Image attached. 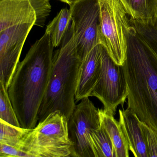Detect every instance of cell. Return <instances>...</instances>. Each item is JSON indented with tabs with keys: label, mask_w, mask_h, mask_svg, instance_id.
<instances>
[{
	"label": "cell",
	"mask_w": 157,
	"mask_h": 157,
	"mask_svg": "<svg viewBox=\"0 0 157 157\" xmlns=\"http://www.w3.org/2000/svg\"><path fill=\"white\" fill-rule=\"evenodd\" d=\"M54 46L47 33L20 62L8 91L21 127L34 128L51 75Z\"/></svg>",
	"instance_id": "obj_1"
},
{
	"label": "cell",
	"mask_w": 157,
	"mask_h": 157,
	"mask_svg": "<svg viewBox=\"0 0 157 157\" xmlns=\"http://www.w3.org/2000/svg\"><path fill=\"white\" fill-rule=\"evenodd\" d=\"M126 58L122 66L127 86L128 108L157 131V57L129 23Z\"/></svg>",
	"instance_id": "obj_2"
},
{
	"label": "cell",
	"mask_w": 157,
	"mask_h": 157,
	"mask_svg": "<svg viewBox=\"0 0 157 157\" xmlns=\"http://www.w3.org/2000/svg\"><path fill=\"white\" fill-rule=\"evenodd\" d=\"M82 60L78 54L72 23L52 60L51 75L38 113V122L59 111L68 120L75 105Z\"/></svg>",
	"instance_id": "obj_3"
},
{
	"label": "cell",
	"mask_w": 157,
	"mask_h": 157,
	"mask_svg": "<svg viewBox=\"0 0 157 157\" xmlns=\"http://www.w3.org/2000/svg\"><path fill=\"white\" fill-rule=\"evenodd\" d=\"M20 149L31 157H72L67 119L59 111L51 113L34 128L28 129Z\"/></svg>",
	"instance_id": "obj_4"
},
{
	"label": "cell",
	"mask_w": 157,
	"mask_h": 157,
	"mask_svg": "<svg viewBox=\"0 0 157 157\" xmlns=\"http://www.w3.org/2000/svg\"><path fill=\"white\" fill-rule=\"evenodd\" d=\"M99 4L100 44L117 65L122 66L126 58L128 14L121 0H99Z\"/></svg>",
	"instance_id": "obj_5"
},
{
	"label": "cell",
	"mask_w": 157,
	"mask_h": 157,
	"mask_svg": "<svg viewBox=\"0 0 157 157\" xmlns=\"http://www.w3.org/2000/svg\"><path fill=\"white\" fill-rule=\"evenodd\" d=\"M101 62V75L91 96L99 99L103 109L115 116L118 105L124 108L128 94L124 71L122 66L113 60L103 46Z\"/></svg>",
	"instance_id": "obj_6"
},
{
	"label": "cell",
	"mask_w": 157,
	"mask_h": 157,
	"mask_svg": "<svg viewBox=\"0 0 157 157\" xmlns=\"http://www.w3.org/2000/svg\"><path fill=\"white\" fill-rule=\"evenodd\" d=\"M69 6L77 51L82 60L100 44L99 0H79Z\"/></svg>",
	"instance_id": "obj_7"
},
{
	"label": "cell",
	"mask_w": 157,
	"mask_h": 157,
	"mask_svg": "<svg viewBox=\"0 0 157 157\" xmlns=\"http://www.w3.org/2000/svg\"><path fill=\"white\" fill-rule=\"evenodd\" d=\"M101 125L100 109L89 97L82 99L68 120L69 137L73 144L72 157H94L90 134Z\"/></svg>",
	"instance_id": "obj_8"
},
{
	"label": "cell",
	"mask_w": 157,
	"mask_h": 157,
	"mask_svg": "<svg viewBox=\"0 0 157 157\" xmlns=\"http://www.w3.org/2000/svg\"><path fill=\"white\" fill-rule=\"evenodd\" d=\"M36 21L20 24L0 32V82L8 90L25 40Z\"/></svg>",
	"instance_id": "obj_9"
},
{
	"label": "cell",
	"mask_w": 157,
	"mask_h": 157,
	"mask_svg": "<svg viewBox=\"0 0 157 157\" xmlns=\"http://www.w3.org/2000/svg\"><path fill=\"white\" fill-rule=\"evenodd\" d=\"M102 48L101 44L97 45L82 60L75 94V101L77 102L91 96L99 80L101 75Z\"/></svg>",
	"instance_id": "obj_10"
},
{
	"label": "cell",
	"mask_w": 157,
	"mask_h": 157,
	"mask_svg": "<svg viewBox=\"0 0 157 157\" xmlns=\"http://www.w3.org/2000/svg\"><path fill=\"white\" fill-rule=\"evenodd\" d=\"M119 122L129 151L136 157H148L140 121L136 115L127 108L119 109Z\"/></svg>",
	"instance_id": "obj_11"
},
{
	"label": "cell",
	"mask_w": 157,
	"mask_h": 157,
	"mask_svg": "<svg viewBox=\"0 0 157 157\" xmlns=\"http://www.w3.org/2000/svg\"><path fill=\"white\" fill-rule=\"evenodd\" d=\"M36 20L35 11L28 1L0 0V32Z\"/></svg>",
	"instance_id": "obj_12"
},
{
	"label": "cell",
	"mask_w": 157,
	"mask_h": 157,
	"mask_svg": "<svg viewBox=\"0 0 157 157\" xmlns=\"http://www.w3.org/2000/svg\"><path fill=\"white\" fill-rule=\"evenodd\" d=\"M101 123L110 136L113 144L115 157H128L129 148L114 116L105 109H100Z\"/></svg>",
	"instance_id": "obj_13"
},
{
	"label": "cell",
	"mask_w": 157,
	"mask_h": 157,
	"mask_svg": "<svg viewBox=\"0 0 157 157\" xmlns=\"http://www.w3.org/2000/svg\"><path fill=\"white\" fill-rule=\"evenodd\" d=\"M132 20L153 25L157 17V0H121Z\"/></svg>",
	"instance_id": "obj_14"
},
{
	"label": "cell",
	"mask_w": 157,
	"mask_h": 157,
	"mask_svg": "<svg viewBox=\"0 0 157 157\" xmlns=\"http://www.w3.org/2000/svg\"><path fill=\"white\" fill-rule=\"evenodd\" d=\"M72 23L70 10L65 8L60 11L54 20L47 26L45 33L50 36L54 47L61 45Z\"/></svg>",
	"instance_id": "obj_15"
},
{
	"label": "cell",
	"mask_w": 157,
	"mask_h": 157,
	"mask_svg": "<svg viewBox=\"0 0 157 157\" xmlns=\"http://www.w3.org/2000/svg\"><path fill=\"white\" fill-rule=\"evenodd\" d=\"M90 141L94 157H115L112 140L101 123L91 132Z\"/></svg>",
	"instance_id": "obj_16"
},
{
	"label": "cell",
	"mask_w": 157,
	"mask_h": 157,
	"mask_svg": "<svg viewBox=\"0 0 157 157\" xmlns=\"http://www.w3.org/2000/svg\"><path fill=\"white\" fill-rule=\"evenodd\" d=\"M139 36L146 47L157 57V17L153 25H146L129 19Z\"/></svg>",
	"instance_id": "obj_17"
},
{
	"label": "cell",
	"mask_w": 157,
	"mask_h": 157,
	"mask_svg": "<svg viewBox=\"0 0 157 157\" xmlns=\"http://www.w3.org/2000/svg\"><path fill=\"white\" fill-rule=\"evenodd\" d=\"M27 130V128L12 125L0 119V143L20 149L23 138Z\"/></svg>",
	"instance_id": "obj_18"
},
{
	"label": "cell",
	"mask_w": 157,
	"mask_h": 157,
	"mask_svg": "<svg viewBox=\"0 0 157 157\" xmlns=\"http://www.w3.org/2000/svg\"><path fill=\"white\" fill-rule=\"evenodd\" d=\"M0 119L12 125L21 127L8 90L1 82H0Z\"/></svg>",
	"instance_id": "obj_19"
},
{
	"label": "cell",
	"mask_w": 157,
	"mask_h": 157,
	"mask_svg": "<svg viewBox=\"0 0 157 157\" xmlns=\"http://www.w3.org/2000/svg\"><path fill=\"white\" fill-rule=\"evenodd\" d=\"M31 3L36 12V21L35 25L43 27L51 10L50 0H24Z\"/></svg>",
	"instance_id": "obj_20"
},
{
	"label": "cell",
	"mask_w": 157,
	"mask_h": 157,
	"mask_svg": "<svg viewBox=\"0 0 157 157\" xmlns=\"http://www.w3.org/2000/svg\"><path fill=\"white\" fill-rule=\"evenodd\" d=\"M140 126L145 136L148 157H157V131L141 121Z\"/></svg>",
	"instance_id": "obj_21"
},
{
	"label": "cell",
	"mask_w": 157,
	"mask_h": 157,
	"mask_svg": "<svg viewBox=\"0 0 157 157\" xmlns=\"http://www.w3.org/2000/svg\"><path fill=\"white\" fill-rule=\"evenodd\" d=\"M0 157H31V156L23 151L15 147L0 143Z\"/></svg>",
	"instance_id": "obj_22"
},
{
	"label": "cell",
	"mask_w": 157,
	"mask_h": 157,
	"mask_svg": "<svg viewBox=\"0 0 157 157\" xmlns=\"http://www.w3.org/2000/svg\"><path fill=\"white\" fill-rule=\"evenodd\" d=\"M61 2H64V3H67L68 5H70L71 4H73L74 2L78 1L79 0H59Z\"/></svg>",
	"instance_id": "obj_23"
}]
</instances>
